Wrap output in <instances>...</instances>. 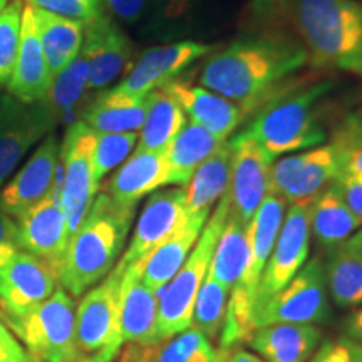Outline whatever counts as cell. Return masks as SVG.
<instances>
[{
  "instance_id": "cell-1",
  "label": "cell",
  "mask_w": 362,
  "mask_h": 362,
  "mask_svg": "<svg viewBox=\"0 0 362 362\" xmlns=\"http://www.w3.org/2000/svg\"><path fill=\"white\" fill-rule=\"evenodd\" d=\"M309 57L300 42L282 33H264L235 39L208 54L200 86L250 112L279 94L277 90Z\"/></svg>"
},
{
  "instance_id": "cell-2",
  "label": "cell",
  "mask_w": 362,
  "mask_h": 362,
  "mask_svg": "<svg viewBox=\"0 0 362 362\" xmlns=\"http://www.w3.org/2000/svg\"><path fill=\"white\" fill-rule=\"evenodd\" d=\"M136 208L119 206L99 193L71 235L59 282L71 297L84 296L115 269L124 250Z\"/></svg>"
},
{
  "instance_id": "cell-3",
  "label": "cell",
  "mask_w": 362,
  "mask_h": 362,
  "mask_svg": "<svg viewBox=\"0 0 362 362\" xmlns=\"http://www.w3.org/2000/svg\"><path fill=\"white\" fill-rule=\"evenodd\" d=\"M288 25L315 66L362 78V0H291Z\"/></svg>"
},
{
  "instance_id": "cell-4",
  "label": "cell",
  "mask_w": 362,
  "mask_h": 362,
  "mask_svg": "<svg viewBox=\"0 0 362 362\" xmlns=\"http://www.w3.org/2000/svg\"><path fill=\"white\" fill-rule=\"evenodd\" d=\"M330 89L332 84L315 83L275 94L257 107L253 119L240 133L260 144L274 160L320 146L327 141L320 104Z\"/></svg>"
},
{
  "instance_id": "cell-5",
  "label": "cell",
  "mask_w": 362,
  "mask_h": 362,
  "mask_svg": "<svg viewBox=\"0 0 362 362\" xmlns=\"http://www.w3.org/2000/svg\"><path fill=\"white\" fill-rule=\"evenodd\" d=\"M287 202L280 194L269 189L264 202L248 223V253L238 282L232 288L228 298L223 329L220 334V349H232L247 342L252 330V310L255 305L257 292L262 274L269 260L272 248L282 226L287 211Z\"/></svg>"
},
{
  "instance_id": "cell-6",
  "label": "cell",
  "mask_w": 362,
  "mask_h": 362,
  "mask_svg": "<svg viewBox=\"0 0 362 362\" xmlns=\"http://www.w3.org/2000/svg\"><path fill=\"white\" fill-rule=\"evenodd\" d=\"M228 210L230 203L225 193L220 198L214 215L208 218L197 245L189 252L187 260L173 275V279L161 288L160 307H158L156 342L173 337L192 325L194 300H197L203 280H205L208 269H210L215 247L218 243L225 221L228 218Z\"/></svg>"
},
{
  "instance_id": "cell-7",
  "label": "cell",
  "mask_w": 362,
  "mask_h": 362,
  "mask_svg": "<svg viewBox=\"0 0 362 362\" xmlns=\"http://www.w3.org/2000/svg\"><path fill=\"white\" fill-rule=\"evenodd\" d=\"M124 267L117 262L101 282L84 293L76 309L78 362H112L123 349L119 310Z\"/></svg>"
},
{
  "instance_id": "cell-8",
  "label": "cell",
  "mask_w": 362,
  "mask_h": 362,
  "mask_svg": "<svg viewBox=\"0 0 362 362\" xmlns=\"http://www.w3.org/2000/svg\"><path fill=\"white\" fill-rule=\"evenodd\" d=\"M29 354L39 362H78L76 305L62 287L21 319L8 320Z\"/></svg>"
},
{
  "instance_id": "cell-9",
  "label": "cell",
  "mask_w": 362,
  "mask_h": 362,
  "mask_svg": "<svg viewBox=\"0 0 362 362\" xmlns=\"http://www.w3.org/2000/svg\"><path fill=\"white\" fill-rule=\"evenodd\" d=\"M330 317L329 291L324 262L315 257L305 262L291 282L274 293L252 314V330L272 324L327 322Z\"/></svg>"
},
{
  "instance_id": "cell-10",
  "label": "cell",
  "mask_w": 362,
  "mask_h": 362,
  "mask_svg": "<svg viewBox=\"0 0 362 362\" xmlns=\"http://www.w3.org/2000/svg\"><path fill=\"white\" fill-rule=\"evenodd\" d=\"M96 133L83 121H76L66 131L64 141L61 144V203L64 210L69 233L88 215L99 185L94 180L93 149Z\"/></svg>"
},
{
  "instance_id": "cell-11",
  "label": "cell",
  "mask_w": 362,
  "mask_h": 362,
  "mask_svg": "<svg viewBox=\"0 0 362 362\" xmlns=\"http://www.w3.org/2000/svg\"><path fill=\"white\" fill-rule=\"evenodd\" d=\"M56 115L44 101L24 103L0 93V187L30 148L54 133Z\"/></svg>"
},
{
  "instance_id": "cell-12",
  "label": "cell",
  "mask_w": 362,
  "mask_h": 362,
  "mask_svg": "<svg viewBox=\"0 0 362 362\" xmlns=\"http://www.w3.org/2000/svg\"><path fill=\"white\" fill-rule=\"evenodd\" d=\"M341 173L337 153L330 144L305 149L275 160L270 170V189L287 203L312 202Z\"/></svg>"
},
{
  "instance_id": "cell-13",
  "label": "cell",
  "mask_w": 362,
  "mask_h": 362,
  "mask_svg": "<svg viewBox=\"0 0 362 362\" xmlns=\"http://www.w3.org/2000/svg\"><path fill=\"white\" fill-rule=\"evenodd\" d=\"M310 202L292 203L284 216L274 248L267 260L253 310L284 288L304 267L310 250ZM252 310V314H253Z\"/></svg>"
},
{
  "instance_id": "cell-14",
  "label": "cell",
  "mask_w": 362,
  "mask_h": 362,
  "mask_svg": "<svg viewBox=\"0 0 362 362\" xmlns=\"http://www.w3.org/2000/svg\"><path fill=\"white\" fill-rule=\"evenodd\" d=\"M89 67V93H101L128 74L134 47L124 29L106 11L84 24L81 47Z\"/></svg>"
},
{
  "instance_id": "cell-15",
  "label": "cell",
  "mask_w": 362,
  "mask_h": 362,
  "mask_svg": "<svg viewBox=\"0 0 362 362\" xmlns=\"http://www.w3.org/2000/svg\"><path fill=\"white\" fill-rule=\"evenodd\" d=\"M214 51V45L197 40H175L153 45L136 59L119 83L107 89L131 96H146L151 90L178 79L181 72Z\"/></svg>"
},
{
  "instance_id": "cell-16",
  "label": "cell",
  "mask_w": 362,
  "mask_h": 362,
  "mask_svg": "<svg viewBox=\"0 0 362 362\" xmlns=\"http://www.w3.org/2000/svg\"><path fill=\"white\" fill-rule=\"evenodd\" d=\"M232 170L226 197L230 215L248 225L270 189L274 158L248 136L238 133L232 139Z\"/></svg>"
},
{
  "instance_id": "cell-17",
  "label": "cell",
  "mask_w": 362,
  "mask_h": 362,
  "mask_svg": "<svg viewBox=\"0 0 362 362\" xmlns=\"http://www.w3.org/2000/svg\"><path fill=\"white\" fill-rule=\"evenodd\" d=\"M22 252L42 260L54 274H61L71 233L61 203V185L44 200L35 203L17 218Z\"/></svg>"
},
{
  "instance_id": "cell-18",
  "label": "cell",
  "mask_w": 362,
  "mask_h": 362,
  "mask_svg": "<svg viewBox=\"0 0 362 362\" xmlns=\"http://www.w3.org/2000/svg\"><path fill=\"white\" fill-rule=\"evenodd\" d=\"M187 218L183 187L151 193L136 221L128 248L117 262L126 269L146 260L149 253L168 240Z\"/></svg>"
},
{
  "instance_id": "cell-19",
  "label": "cell",
  "mask_w": 362,
  "mask_h": 362,
  "mask_svg": "<svg viewBox=\"0 0 362 362\" xmlns=\"http://www.w3.org/2000/svg\"><path fill=\"white\" fill-rule=\"evenodd\" d=\"M59 277L27 252L17 253L0 270V314L6 320L21 319L52 296Z\"/></svg>"
},
{
  "instance_id": "cell-20",
  "label": "cell",
  "mask_w": 362,
  "mask_h": 362,
  "mask_svg": "<svg viewBox=\"0 0 362 362\" xmlns=\"http://www.w3.org/2000/svg\"><path fill=\"white\" fill-rule=\"evenodd\" d=\"M61 143L56 134L42 139L34 155L0 192V210L12 218L44 200L59 183Z\"/></svg>"
},
{
  "instance_id": "cell-21",
  "label": "cell",
  "mask_w": 362,
  "mask_h": 362,
  "mask_svg": "<svg viewBox=\"0 0 362 362\" xmlns=\"http://www.w3.org/2000/svg\"><path fill=\"white\" fill-rule=\"evenodd\" d=\"M51 84L52 72L40 45L34 7L27 4L22 11L19 52L7 83V93L19 101L40 103L47 98Z\"/></svg>"
},
{
  "instance_id": "cell-22",
  "label": "cell",
  "mask_w": 362,
  "mask_h": 362,
  "mask_svg": "<svg viewBox=\"0 0 362 362\" xmlns=\"http://www.w3.org/2000/svg\"><path fill=\"white\" fill-rule=\"evenodd\" d=\"M173 96L192 123L202 126L220 138L228 139L230 134L245 121L247 112L238 104L214 90L194 86L188 81H171L163 86Z\"/></svg>"
},
{
  "instance_id": "cell-23",
  "label": "cell",
  "mask_w": 362,
  "mask_h": 362,
  "mask_svg": "<svg viewBox=\"0 0 362 362\" xmlns=\"http://www.w3.org/2000/svg\"><path fill=\"white\" fill-rule=\"evenodd\" d=\"M168 187L166 151H138L126 160L107 181L104 193L119 206L136 208L148 194Z\"/></svg>"
},
{
  "instance_id": "cell-24",
  "label": "cell",
  "mask_w": 362,
  "mask_h": 362,
  "mask_svg": "<svg viewBox=\"0 0 362 362\" xmlns=\"http://www.w3.org/2000/svg\"><path fill=\"white\" fill-rule=\"evenodd\" d=\"M141 269V262L124 269L119 327L124 344L148 346V344L156 342L160 296L143 282Z\"/></svg>"
},
{
  "instance_id": "cell-25",
  "label": "cell",
  "mask_w": 362,
  "mask_h": 362,
  "mask_svg": "<svg viewBox=\"0 0 362 362\" xmlns=\"http://www.w3.org/2000/svg\"><path fill=\"white\" fill-rule=\"evenodd\" d=\"M322 342L312 324H272L255 329L247 344L265 362H309Z\"/></svg>"
},
{
  "instance_id": "cell-26",
  "label": "cell",
  "mask_w": 362,
  "mask_h": 362,
  "mask_svg": "<svg viewBox=\"0 0 362 362\" xmlns=\"http://www.w3.org/2000/svg\"><path fill=\"white\" fill-rule=\"evenodd\" d=\"M208 218L210 211L189 215L168 240H165L160 247L149 253L146 260L141 262V280L149 288L156 291L158 296L197 245Z\"/></svg>"
},
{
  "instance_id": "cell-27",
  "label": "cell",
  "mask_w": 362,
  "mask_h": 362,
  "mask_svg": "<svg viewBox=\"0 0 362 362\" xmlns=\"http://www.w3.org/2000/svg\"><path fill=\"white\" fill-rule=\"evenodd\" d=\"M124 346L119 352L121 362H221L223 357V351L194 327L148 346Z\"/></svg>"
},
{
  "instance_id": "cell-28",
  "label": "cell",
  "mask_w": 362,
  "mask_h": 362,
  "mask_svg": "<svg viewBox=\"0 0 362 362\" xmlns=\"http://www.w3.org/2000/svg\"><path fill=\"white\" fill-rule=\"evenodd\" d=\"M146 96L104 89L84 107L81 121L94 133H139L146 117Z\"/></svg>"
},
{
  "instance_id": "cell-29",
  "label": "cell",
  "mask_w": 362,
  "mask_h": 362,
  "mask_svg": "<svg viewBox=\"0 0 362 362\" xmlns=\"http://www.w3.org/2000/svg\"><path fill=\"white\" fill-rule=\"evenodd\" d=\"M309 221L310 235L315 238L317 245L327 252L346 243L362 226L334 183L310 202Z\"/></svg>"
},
{
  "instance_id": "cell-30",
  "label": "cell",
  "mask_w": 362,
  "mask_h": 362,
  "mask_svg": "<svg viewBox=\"0 0 362 362\" xmlns=\"http://www.w3.org/2000/svg\"><path fill=\"white\" fill-rule=\"evenodd\" d=\"M228 139L194 123H187L166 146L168 187H187L194 171Z\"/></svg>"
},
{
  "instance_id": "cell-31",
  "label": "cell",
  "mask_w": 362,
  "mask_h": 362,
  "mask_svg": "<svg viewBox=\"0 0 362 362\" xmlns=\"http://www.w3.org/2000/svg\"><path fill=\"white\" fill-rule=\"evenodd\" d=\"M232 170V144L225 141L208 160L198 166L185 188L188 216L210 211L216 200L226 193Z\"/></svg>"
},
{
  "instance_id": "cell-32",
  "label": "cell",
  "mask_w": 362,
  "mask_h": 362,
  "mask_svg": "<svg viewBox=\"0 0 362 362\" xmlns=\"http://www.w3.org/2000/svg\"><path fill=\"white\" fill-rule=\"evenodd\" d=\"M35 27L52 78L79 56L84 40V24L34 8Z\"/></svg>"
},
{
  "instance_id": "cell-33",
  "label": "cell",
  "mask_w": 362,
  "mask_h": 362,
  "mask_svg": "<svg viewBox=\"0 0 362 362\" xmlns=\"http://www.w3.org/2000/svg\"><path fill=\"white\" fill-rule=\"evenodd\" d=\"M185 126H187V115L183 107L161 86L148 94L146 117L139 129L136 149L138 151L166 149Z\"/></svg>"
},
{
  "instance_id": "cell-34",
  "label": "cell",
  "mask_w": 362,
  "mask_h": 362,
  "mask_svg": "<svg viewBox=\"0 0 362 362\" xmlns=\"http://www.w3.org/2000/svg\"><path fill=\"white\" fill-rule=\"evenodd\" d=\"M89 67L83 54L66 66L59 74L52 78L51 89L44 103L51 107L59 123L81 121L84 107L88 106L89 94Z\"/></svg>"
},
{
  "instance_id": "cell-35",
  "label": "cell",
  "mask_w": 362,
  "mask_h": 362,
  "mask_svg": "<svg viewBox=\"0 0 362 362\" xmlns=\"http://www.w3.org/2000/svg\"><path fill=\"white\" fill-rule=\"evenodd\" d=\"M329 253L324 264L329 297L339 309H356L362 305V255L347 242Z\"/></svg>"
},
{
  "instance_id": "cell-36",
  "label": "cell",
  "mask_w": 362,
  "mask_h": 362,
  "mask_svg": "<svg viewBox=\"0 0 362 362\" xmlns=\"http://www.w3.org/2000/svg\"><path fill=\"white\" fill-rule=\"evenodd\" d=\"M248 253V225L242 223L233 215L226 218L221 230L218 243H216L210 272L221 284L232 292L235 284L242 275Z\"/></svg>"
},
{
  "instance_id": "cell-37",
  "label": "cell",
  "mask_w": 362,
  "mask_h": 362,
  "mask_svg": "<svg viewBox=\"0 0 362 362\" xmlns=\"http://www.w3.org/2000/svg\"><path fill=\"white\" fill-rule=\"evenodd\" d=\"M203 0H151L149 37L175 42L193 29Z\"/></svg>"
},
{
  "instance_id": "cell-38",
  "label": "cell",
  "mask_w": 362,
  "mask_h": 362,
  "mask_svg": "<svg viewBox=\"0 0 362 362\" xmlns=\"http://www.w3.org/2000/svg\"><path fill=\"white\" fill-rule=\"evenodd\" d=\"M230 291L208 269V274L198 292L193 307L192 325L197 330L210 339L211 342L218 341L221 329H223L226 307H228Z\"/></svg>"
},
{
  "instance_id": "cell-39",
  "label": "cell",
  "mask_w": 362,
  "mask_h": 362,
  "mask_svg": "<svg viewBox=\"0 0 362 362\" xmlns=\"http://www.w3.org/2000/svg\"><path fill=\"white\" fill-rule=\"evenodd\" d=\"M329 144L337 153L341 165L339 176L362 178V112L347 116L339 124Z\"/></svg>"
},
{
  "instance_id": "cell-40",
  "label": "cell",
  "mask_w": 362,
  "mask_h": 362,
  "mask_svg": "<svg viewBox=\"0 0 362 362\" xmlns=\"http://www.w3.org/2000/svg\"><path fill=\"white\" fill-rule=\"evenodd\" d=\"M139 133H96L93 149L94 180L101 185L104 176L119 166L138 143Z\"/></svg>"
},
{
  "instance_id": "cell-41",
  "label": "cell",
  "mask_w": 362,
  "mask_h": 362,
  "mask_svg": "<svg viewBox=\"0 0 362 362\" xmlns=\"http://www.w3.org/2000/svg\"><path fill=\"white\" fill-rule=\"evenodd\" d=\"M22 11V0H11L0 11V88L7 86L16 66L21 42Z\"/></svg>"
},
{
  "instance_id": "cell-42",
  "label": "cell",
  "mask_w": 362,
  "mask_h": 362,
  "mask_svg": "<svg viewBox=\"0 0 362 362\" xmlns=\"http://www.w3.org/2000/svg\"><path fill=\"white\" fill-rule=\"evenodd\" d=\"M103 6L117 24L139 30L143 35L148 34L151 0H103Z\"/></svg>"
},
{
  "instance_id": "cell-43",
  "label": "cell",
  "mask_w": 362,
  "mask_h": 362,
  "mask_svg": "<svg viewBox=\"0 0 362 362\" xmlns=\"http://www.w3.org/2000/svg\"><path fill=\"white\" fill-rule=\"evenodd\" d=\"M29 6L39 11L51 12L81 24H88L98 13L104 11L103 0H25Z\"/></svg>"
},
{
  "instance_id": "cell-44",
  "label": "cell",
  "mask_w": 362,
  "mask_h": 362,
  "mask_svg": "<svg viewBox=\"0 0 362 362\" xmlns=\"http://www.w3.org/2000/svg\"><path fill=\"white\" fill-rule=\"evenodd\" d=\"M252 17L265 33H280L288 24L291 0H250Z\"/></svg>"
},
{
  "instance_id": "cell-45",
  "label": "cell",
  "mask_w": 362,
  "mask_h": 362,
  "mask_svg": "<svg viewBox=\"0 0 362 362\" xmlns=\"http://www.w3.org/2000/svg\"><path fill=\"white\" fill-rule=\"evenodd\" d=\"M21 252L19 226L12 216L0 210V270Z\"/></svg>"
},
{
  "instance_id": "cell-46",
  "label": "cell",
  "mask_w": 362,
  "mask_h": 362,
  "mask_svg": "<svg viewBox=\"0 0 362 362\" xmlns=\"http://www.w3.org/2000/svg\"><path fill=\"white\" fill-rule=\"evenodd\" d=\"M334 187L339 189L344 202L354 211L362 223V178L356 176H339L334 181Z\"/></svg>"
},
{
  "instance_id": "cell-47",
  "label": "cell",
  "mask_w": 362,
  "mask_h": 362,
  "mask_svg": "<svg viewBox=\"0 0 362 362\" xmlns=\"http://www.w3.org/2000/svg\"><path fill=\"white\" fill-rule=\"evenodd\" d=\"M342 337L362 346V305L352 309L342 320Z\"/></svg>"
},
{
  "instance_id": "cell-48",
  "label": "cell",
  "mask_w": 362,
  "mask_h": 362,
  "mask_svg": "<svg viewBox=\"0 0 362 362\" xmlns=\"http://www.w3.org/2000/svg\"><path fill=\"white\" fill-rule=\"evenodd\" d=\"M334 354L339 362H362V346L341 337L332 342Z\"/></svg>"
},
{
  "instance_id": "cell-49",
  "label": "cell",
  "mask_w": 362,
  "mask_h": 362,
  "mask_svg": "<svg viewBox=\"0 0 362 362\" xmlns=\"http://www.w3.org/2000/svg\"><path fill=\"white\" fill-rule=\"evenodd\" d=\"M0 362H39L29 351H25L19 342L0 346Z\"/></svg>"
},
{
  "instance_id": "cell-50",
  "label": "cell",
  "mask_w": 362,
  "mask_h": 362,
  "mask_svg": "<svg viewBox=\"0 0 362 362\" xmlns=\"http://www.w3.org/2000/svg\"><path fill=\"white\" fill-rule=\"evenodd\" d=\"M221 351H223V362H265L260 356L253 354V352L243 349L240 346Z\"/></svg>"
},
{
  "instance_id": "cell-51",
  "label": "cell",
  "mask_w": 362,
  "mask_h": 362,
  "mask_svg": "<svg viewBox=\"0 0 362 362\" xmlns=\"http://www.w3.org/2000/svg\"><path fill=\"white\" fill-rule=\"evenodd\" d=\"M309 362H339L336 354H334L332 342H325Z\"/></svg>"
},
{
  "instance_id": "cell-52",
  "label": "cell",
  "mask_w": 362,
  "mask_h": 362,
  "mask_svg": "<svg viewBox=\"0 0 362 362\" xmlns=\"http://www.w3.org/2000/svg\"><path fill=\"white\" fill-rule=\"evenodd\" d=\"M16 342V337L8 332L7 325L2 322V317H0V346H7V344Z\"/></svg>"
},
{
  "instance_id": "cell-53",
  "label": "cell",
  "mask_w": 362,
  "mask_h": 362,
  "mask_svg": "<svg viewBox=\"0 0 362 362\" xmlns=\"http://www.w3.org/2000/svg\"><path fill=\"white\" fill-rule=\"evenodd\" d=\"M347 243H349V245L354 248V250L359 253V255H362V226L359 230H357L354 235H352L349 240H347Z\"/></svg>"
},
{
  "instance_id": "cell-54",
  "label": "cell",
  "mask_w": 362,
  "mask_h": 362,
  "mask_svg": "<svg viewBox=\"0 0 362 362\" xmlns=\"http://www.w3.org/2000/svg\"><path fill=\"white\" fill-rule=\"evenodd\" d=\"M8 2H11V0H0V11H2V8H4V7H6Z\"/></svg>"
},
{
  "instance_id": "cell-55",
  "label": "cell",
  "mask_w": 362,
  "mask_h": 362,
  "mask_svg": "<svg viewBox=\"0 0 362 362\" xmlns=\"http://www.w3.org/2000/svg\"><path fill=\"white\" fill-rule=\"evenodd\" d=\"M221 362H223V357H221Z\"/></svg>"
}]
</instances>
